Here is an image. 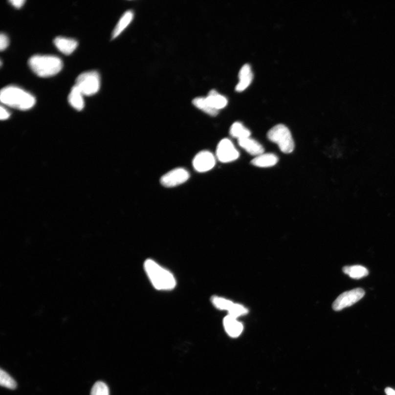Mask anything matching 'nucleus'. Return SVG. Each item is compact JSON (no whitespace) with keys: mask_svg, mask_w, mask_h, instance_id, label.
Returning a JSON list of instances; mask_svg holds the SVG:
<instances>
[{"mask_svg":"<svg viewBox=\"0 0 395 395\" xmlns=\"http://www.w3.org/2000/svg\"><path fill=\"white\" fill-rule=\"evenodd\" d=\"M385 393L387 395H395V390L391 388H387L386 389Z\"/></svg>","mask_w":395,"mask_h":395,"instance_id":"obj_28","label":"nucleus"},{"mask_svg":"<svg viewBox=\"0 0 395 395\" xmlns=\"http://www.w3.org/2000/svg\"><path fill=\"white\" fill-rule=\"evenodd\" d=\"M145 268L152 284L156 289L170 290L176 285V281L172 274L154 260H147L145 263Z\"/></svg>","mask_w":395,"mask_h":395,"instance_id":"obj_3","label":"nucleus"},{"mask_svg":"<svg viewBox=\"0 0 395 395\" xmlns=\"http://www.w3.org/2000/svg\"><path fill=\"white\" fill-rule=\"evenodd\" d=\"M230 133L231 136L237 138L238 140L249 137L251 135L250 130L240 122H236L232 124L230 130Z\"/></svg>","mask_w":395,"mask_h":395,"instance_id":"obj_19","label":"nucleus"},{"mask_svg":"<svg viewBox=\"0 0 395 395\" xmlns=\"http://www.w3.org/2000/svg\"><path fill=\"white\" fill-rule=\"evenodd\" d=\"M90 395H110L109 388L102 381H97L93 386Z\"/></svg>","mask_w":395,"mask_h":395,"instance_id":"obj_23","label":"nucleus"},{"mask_svg":"<svg viewBox=\"0 0 395 395\" xmlns=\"http://www.w3.org/2000/svg\"><path fill=\"white\" fill-rule=\"evenodd\" d=\"M343 271L353 279L359 280L369 275V271L367 269L361 265H353L345 266Z\"/></svg>","mask_w":395,"mask_h":395,"instance_id":"obj_18","label":"nucleus"},{"mask_svg":"<svg viewBox=\"0 0 395 395\" xmlns=\"http://www.w3.org/2000/svg\"><path fill=\"white\" fill-rule=\"evenodd\" d=\"M365 295V291L362 288H356L345 291L340 294L333 304V309L335 311L352 306L360 301Z\"/></svg>","mask_w":395,"mask_h":395,"instance_id":"obj_6","label":"nucleus"},{"mask_svg":"<svg viewBox=\"0 0 395 395\" xmlns=\"http://www.w3.org/2000/svg\"><path fill=\"white\" fill-rule=\"evenodd\" d=\"M0 119L1 120L7 119L10 116V113L2 106L0 108Z\"/></svg>","mask_w":395,"mask_h":395,"instance_id":"obj_26","label":"nucleus"},{"mask_svg":"<svg viewBox=\"0 0 395 395\" xmlns=\"http://www.w3.org/2000/svg\"><path fill=\"white\" fill-rule=\"evenodd\" d=\"M239 77L240 81L236 87V91L242 92L249 86L253 79V74L250 65L246 64L241 67Z\"/></svg>","mask_w":395,"mask_h":395,"instance_id":"obj_11","label":"nucleus"},{"mask_svg":"<svg viewBox=\"0 0 395 395\" xmlns=\"http://www.w3.org/2000/svg\"><path fill=\"white\" fill-rule=\"evenodd\" d=\"M0 100L3 105L22 110L31 109L36 103L35 98L31 93L13 85L1 89Z\"/></svg>","mask_w":395,"mask_h":395,"instance_id":"obj_1","label":"nucleus"},{"mask_svg":"<svg viewBox=\"0 0 395 395\" xmlns=\"http://www.w3.org/2000/svg\"><path fill=\"white\" fill-rule=\"evenodd\" d=\"M53 43L58 50L66 55H71L78 45L75 40L62 37L56 38Z\"/></svg>","mask_w":395,"mask_h":395,"instance_id":"obj_10","label":"nucleus"},{"mask_svg":"<svg viewBox=\"0 0 395 395\" xmlns=\"http://www.w3.org/2000/svg\"><path fill=\"white\" fill-rule=\"evenodd\" d=\"M278 161L277 155L273 154H263L251 161V164L260 168H268L275 165Z\"/></svg>","mask_w":395,"mask_h":395,"instance_id":"obj_14","label":"nucleus"},{"mask_svg":"<svg viewBox=\"0 0 395 395\" xmlns=\"http://www.w3.org/2000/svg\"><path fill=\"white\" fill-rule=\"evenodd\" d=\"M10 3L16 8H21L25 3V0H12Z\"/></svg>","mask_w":395,"mask_h":395,"instance_id":"obj_27","label":"nucleus"},{"mask_svg":"<svg viewBox=\"0 0 395 395\" xmlns=\"http://www.w3.org/2000/svg\"><path fill=\"white\" fill-rule=\"evenodd\" d=\"M212 302L215 307L221 309V310L228 311L232 307L233 304L230 300L220 297L215 296L212 299Z\"/></svg>","mask_w":395,"mask_h":395,"instance_id":"obj_22","label":"nucleus"},{"mask_svg":"<svg viewBox=\"0 0 395 395\" xmlns=\"http://www.w3.org/2000/svg\"><path fill=\"white\" fill-rule=\"evenodd\" d=\"M223 326L227 333L232 338L238 337L243 329V325L237 318L229 315L224 318Z\"/></svg>","mask_w":395,"mask_h":395,"instance_id":"obj_13","label":"nucleus"},{"mask_svg":"<svg viewBox=\"0 0 395 395\" xmlns=\"http://www.w3.org/2000/svg\"><path fill=\"white\" fill-rule=\"evenodd\" d=\"M190 174L183 168L175 169L165 174L160 179L161 185L165 187H174L186 182Z\"/></svg>","mask_w":395,"mask_h":395,"instance_id":"obj_8","label":"nucleus"},{"mask_svg":"<svg viewBox=\"0 0 395 395\" xmlns=\"http://www.w3.org/2000/svg\"><path fill=\"white\" fill-rule=\"evenodd\" d=\"M267 137L271 142L276 143L284 154H290L294 150V142L290 130L284 124H278L267 133Z\"/></svg>","mask_w":395,"mask_h":395,"instance_id":"obj_4","label":"nucleus"},{"mask_svg":"<svg viewBox=\"0 0 395 395\" xmlns=\"http://www.w3.org/2000/svg\"><path fill=\"white\" fill-rule=\"evenodd\" d=\"M228 315L237 318L241 316L245 315L248 312V309L240 304H233L232 307L229 309Z\"/></svg>","mask_w":395,"mask_h":395,"instance_id":"obj_24","label":"nucleus"},{"mask_svg":"<svg viewBox=\"0 0 395 395\" xmlns=\"http://www.w3.org/2000/svg\"><path fill=\"white\" fill-rule=\"evenodd\" d=\"M8 44L9 39L7 35L1 33V35H0V49H1V51H3L4 50V49L8 47Z\"/></svg>","mask_w":395,"mask_h":395,"instance_id":"obj_25","label":"nucleus"},{"mask_svg":"<svg viewBox=\"0 0 395 395\" xmlns=\"http://www.w3.org/2000/svg\"><path fill=\"white\" fill-rule=\"evenodd\" d=\"M217 156L218 160L222 163H229L239 158L240 154L231 140L223 139L217 147Z\"/></svg>","mask_w":395,"mask_h":395,"instance_id":"obj_7","label":"nucleus"},{"mask_svg":"<svg viewBox=\"0 0 395 395\" xmlns=\"http://www.w3.org/2000/svg\"><path fill=\"white\" fill-rule=\"evenodd\" d=\"M192 103L198 109L203 111L205 113L211 116H215L219 113V110L213 109L212 107H211L209 105L207 101H206V98H196L193 100Z\"/></svg>","mask_w":395,"mask_h":395,"instance_id":"obj_20","label":"nucleus"},{"mask_svg":"<svg viewBox=\"0 0 395 395\" xmlns=\"http://www.w3.org/2000/svg\"><path fill=\"white\" fill-rule=\"evenodd\" d=\"M28 65L33 72L41 78L51 77L60 72L63 62L59 57L51 55H35L30 58Z\"/></svg>","mask_w":395,"mask_h":395,"instance_id":"obj_2","label":"nucleus"},{"mask_svg":"<svg viewBox=\"0 0 395 395\" xmlns=\"http://www.w3.org/2000/svg\"><path fill=\"white\" fill-rule=\"evenodd\" d=\"M133 19V12L131 11L126 12L123 15L117 25H116L115 29L112 33L111 39H114L120 35L123 31L127 28L128 26L131 23Z\"/></svg>","mask_w":395,"mask_h":395,"instance_id":"obj_16","label":"nucleus"},{"mask_svg":"<svg viewBox=\"0 0 395 395\" xmlns=\"http://www.w3.org/2000/svg\"><path fill=\"white\" fill-rule=\"evenodd\" d=\"M206 100L211 107L218 110L223 109L228 103L227 99L215 89L210 91L208 97H206Z\"/></svg>","mask_w":395,"mask_h":395,"instance_id":"obj_15","label":"nucleus"},{"mask_svg":"<svg viewBox=\"0 0 395 395\" xmlns=\"http://www.w3.org/2000/svg\"><path fill=\"white\" fill-rule=\"evenodd\" d=\"M0 384L2 387L10 389H15L17 387L16 381L2 369L0 371Z\"/></svg>","mask_w":395,"mask_h":395,"instance_id":"obj_21","label":"nucleus"},{"mask_svg":"<svg viewBox=\"0 0 395 395\" xmlns=\"http://www.w3.org/2000/svg\"><path fill=\"white\" fill-rule=\"evenodd\" d=\"M100 76L96 71H89L81 74L76 80L75 86L84 96L95 95L100 88Z\"/></svg>","mask_w":395,"mask_h":395,"instance_id":"obj_5","label":"nucleus"},{"mask_svg":"<svg viewBox=\"0 0 395 395\" xmlns=\"http://www.w3.org/2000/svg\"><path fill=\"white\" fill-rule=\"evenodd\" d=\"M83 96L82 92L75 85L71 88L68 96V102L71 106L77 110H82L85 105Z\"/></svg>","mask_w":395,"mask_h":395,"instance_id":"obj_17","label":"nucleus"},{"mask_svg":"<svg viewBox=\"0 0 395 395\" xmlns=\"http://www.w3.org/2000/svg\"><path fill=\"white\" fill-rule=\"evenodd\" d=\"M216 164V159L212 153L204 151L198 154L194 161L193 165L197 172L204 173L212 170Z\"/></svg>","mask_w":395,"mask_h":395,"instance_id":"obj_9","label":"nucleus"},{"mask_svg":"<svg viewBox=\"0 0 395 395\" xmlns=\"http://www.w3.org/2000/svg\"><path fill=\"white\" fill-rule=\"evenodd\" d=\"M238 141L239 145L251 155L257 156L264 154V150L263 146L250 137Z\"/></svg>","mask_w":395,"mask_h":395,"instance_id":"obj_12","label":"nucleus"}]
</instances>
